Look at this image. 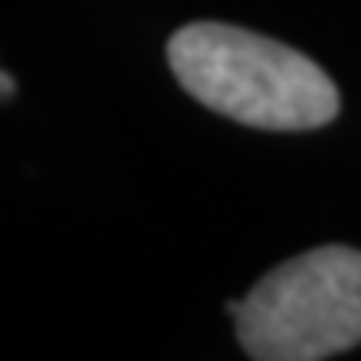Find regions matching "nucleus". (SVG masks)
<instances>
[{
	"mask_svg": "<svg viewBox=\"0 0 361 361\" xmlns=\"http://www.w3.org/2000/svg\"><path fill=\"white\" fill-rule=\"evenodd\" d=\"M170 71L192 100L255 129H321L339 89L310 56L225 23H188L166 44Z\"/></svg>",
	"mask_w": 361,
	"mask_h": 361,
	"instance_id": "obj_1",
	"label": "nucleus"
},
{
	"mask_svg": "<svg viewBox=\"0 0 361 361\" xmlns=\"http://www.w3.org/2000/svg\"><path fill=\"white\" fill-rule=\"evenodd\" d=\"M240 347L255 361H321L361 343V251L314 247L240 299Z\"/></svg>",
	"mask_w": 361,
	"mask_h": 361,
	"instance_id": "obj_2",
	"label": "nucleus"
},
{
	"mask_svg": "<svg viewBox=\"0 0 361 361\" xmlns=\"http://www.w3.org/2000/svg\"><path fill=\"white\" fill-rule=\"evenodd\" d=\"M0 92H4V100L15 92V78H11V74H0Z\"/></svg>",
	"mask_w": 361,
	"mask_h": 361,
	"instance_id": "obj_3",
	"label": "nucleus"
}]
</instances>
